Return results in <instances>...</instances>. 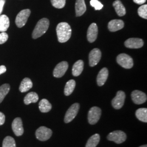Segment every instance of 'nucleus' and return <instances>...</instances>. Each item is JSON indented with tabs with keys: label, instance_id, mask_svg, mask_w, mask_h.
Here are the masks:
<instances>
[{
	"label": "nucleus",
	"instance_id": "obj_6",
	"mask_svg": "<svg viewBox=\"0 0 147 147\" xmlns=\"http://www.w3.org/2000/svg\"><path fill=\"white\" fill-rule=\"evenodd\" d=\"M52 134V130L45 126H40L36 132V136L37 139L41 141H47L51 137Z\"/></svg>",
	"mask_w": 147,
	"mask_h": 147
},
{
	"label": "nucleus",
	"instance_id": "obj_25",
	"mask_svg": "<svg viewBox=\"0 0 147 147\" xmlns=\"http://www.w3.org/2000/svg\"><path fill=\"white\" fill-rule=\"evenodd\" d=\"M100 135L95 134L90 137L87 141L86 147H96L100 142Z\"/></svg>",
	"mask_w": 147,
	"mask_h": 147
},
{
	"label": "nucleus",
	"instance_id": "obj_4",
	"mask_svg": "<svg viewBox=\"0 0 147 147\" xmlns=\"http://www.w3.org/2000/svg\"><path fill=\"white\" fill-rule=\"evenodd\" d=\"M31 14V11L28 9H24L20 11L16 16V24L19 28L24 26L26 24L28 17Z\"/></svg>",
	"mask_w": 147,
	"mask_h": 147
},
{
	"label": "nucleus",
	"instance_id": "obj_9",
	"mask_svg": "<svg viewBox=\"0 0 147 147\" xmlns=\"http://www.w3.org/2000/svg\"><path fill=\"white\" fill-rule=\"evenodd\" d=\"M126 95L123 91L119 90L117 92L116 96L112 100V105L116 110L121 109L124 104Z\"/></svg>",
	"mask_w": 147,
	"mask_h": 147
},
{
	"label": "nucleus",
	"instance_id": "obj_27",
	"mask_svg": "<svg viewBox=\"0 0 147 147\" xmlns=\"http://www.w3.org/2000/svg\"><path fill=\"white\" fill-rule=\"evenodd\" d=\"M76 82L74 80H70L68 81L65 84L64 88V94L66 96H69L73 92L75 88Z\"/></svg>",
	"mask_w": 147,
	"mask_h": 147
},
{
	"label": "nucleus",
	"instance_id": "obj_11",
	"mask_svg": "<svg viewBox=\"0 0 147 147\" xmlns=\"http://www.w3.org/2000/svg\"><path fill=\"white\" fill-rule=\"evenodd\" d=\"M101 57V53L99 49L95 48L93 49L89 55V65L92 67L95 66L99 62Z\"/></svg>",
	"mask_w": 147,
	"mask_h": 147
},
{
	"label": "nucleus",
	"instance_id": "obj_5",
	"mask_svg": "<svg viewBox=\"0 0 147 147\" xmlns=\"http://www.w3.org/2000/svg\"><path fill=\"white\" fill-rule=\"evenodd\" d=\"M107 140L115 142L117 144H121L125 141L126 140V134L121 130H117L112 132L107 136Z\"/></svg>",
	"mask_w": 147,
	"mask_h": 147
},
{
	"label": "nucleus",
	"instance_id": "obj_34",
	"mask_svg": "<svg viewBox=\"0 0 147 147\" xmlns=\"http://www.w3.org/2000/svg\"><path fill=\"white\" fill-rule=\"evenodd\" d=\"M5 122V115L0 112V125H2Z\"/></svg>",
	"mask_w": 147,
	"mask_h": 147
},
{
	"label": "nucleus",
	"instance_id": "obj_3",
	"mask_svg": "<svg viewBox=\"0 0 147 147\" xmlns=\"http://www.w3.org/2000/svg\"><path fill=\"white\" fill-rule=\"evenodd\" d=\"M117 62L125 69H131L134 65L132 58L126 53H121L117 57Z\"/></svg>",
	"mask_w": 147,
	"mask_h": 147
},
{
	"label": "nucleus",
	"instance_id": "obj_1",
	"mask_svg": "<svg viewBox=\"0 0 147 147\" xmlns=\"http://www.w3.org/2000/svg\"><path fill=\"white\" fill-rule=\"evenodd\" d=\"M56 32L59 42L63 43L67 42L71 36V28L67 22H62L58 24Z\"/></svg>",
	"mask_w": 147,
	"mask_h": 147
},
{
	"label": "nucleus",
	"instance_id": "obj_22",
	"mask_svg": "<svg viewBox=\"0 0 147 147\" xmlns=\"http://www.w3.org/2000/svg\"><path fill=\"white\" fill-rule=\"evenodd\" d=\"M9 19L6 15L0 16V32H5L9 27Z\"/></svg>",
	"mask_w": 147,
	"mask_h": 147
},
{
	"label": "nucleus",
	"instance_id": "obj_18",
	"mask_svg": "<svg viewBox=\"0 0 147 147\" xmlns=\"http://www.w3.org/2000/svg\"><path fill=\"white\" fill-rule=\"evenodd\" d=\"M75 11L76 16H81L84 14L86 11V5L84 0H76Z\"/></svg>",
	"mask_w": 147,
	"mask_h": 147
},
{
	"label": "nucleus",
	"instance_id": "obj_7",
	"mask_svg": "<svg viewBox=\"0 0 147 147\" xmlns=\"http://www.w3.org/2000/svg\"><path fill=\"white\" fill-rule=\"evenodd\" d=\"M101 115V110L98 107H92L90 108L88 114V120L91 125L95 124L100 119Z\"/></svg>",
	"mask_w": 147,
	"mask_h": 147
},
{
	"label": "nucleus",
	"instance_id": "obj_24",
	"mask_svg": "<svg viewBox=\"0 0 147 147\" xmlns=\"http://www.w3.org/2000/svg\"><path fill=\"white\" fill-rule=\"evenodd\" d=\"M39 96L35 92H30L25 96L24 98V103L26 105H29L31 103H36L38 101Z\"/></svg>",
	"mask_w": 147,
	"mask_h": 147
},
{
	"label": "nucleus",
	"instance_id": "obj_30",
	"mask_svg": "<svg viewBox=\"0 0 147 147\" xmlns=\"http://www.w3.org/2000/svg\"><path fill=\"white\" fill-rule=\"evenodd\" d=\"M52 5L58 9H61L64 8L65 5L66 0H51Z\"/></svg>",
	"mask_w": 147,
	"mask_h": 147
},
{
	"label": "nucleus",
	"instance_id": "obj_33",
	"mask_svg": "<svg viewBox=\"0 0 147 147\" xmlns=\"http://www.w3.org/2000/svg\"><path fill=\"white\" fill-rule=\"evenodd\" d=\"M8 39V35L5 32L0 33V44H3L7 42Z\"/></svg>",
	"mask_w": 147,
	"mask_h": 147
},
{
	"label": "nucleus",
	"instance_id": "obj_23",
	"mask_svg": "<svg viewBox=\"0 0 147 147\" xmlns=\"http://www.w3.org/2000/svg\"><path fill=\"white\" fill-rule=\"evenodd\" d=\"M39 109L42 113H47L51 110L52 105L47 99H43L39 102Z\"/></svg>",
	"mask_w": 147,
	"mask_h": 147
},
{
	"label": "nucleus",
	"instance_id": "obj_14",
	"mask_svg": "<svg viewBox=\"0 0 147 147\" xmlns=\"http://www.w3.org/2000/svg\"><path fill=\"white\" fill-rule=\"evenodd\" d=\"M12 129L16 136H20L24 134L22 121L20 118H16L12 123Z\"/></svg>",
	"mask_w": 147,
	"mask_h": 147
},
{
	"label": "nucleus",
	"instance_id": "obj_8",
	"mask_svg": "<svg viewBox=\"0 0 147 147\" xmlns=\"http://www.w3.org/2000/svg\"><path fill=\"white\" fill-rule=\"evenodd\" d=\"M80 109V105L78 103H75L71 105L67 111L64 117V122L69 123L71 122L78 115Z\"/></svg>",
	"mask_w": 147,
	"mask_h": 147
},
{
	"label": "nucleus",
	"instance_id": "obj_21",
	"mask_svg": "<svg viewBox=\"0 0 147 147\" xmlns=\"http://www.w3.org/2000/svg\"><path fill=\"white\" fill-rule=\"evenodd\" d=\"M33 83L31 79L26 78L21 81V84L19 87V90L22 93L26 92L32 88Z\"/></svg>",
	"mask_w": 147,
	"mask_h": 147
},
{
	"label": "nucleus",
	"instance_id": "obj_37",
	"mask_svg": "<svg viewBox=\"0 0 147 147\" xmlns=\"http://www.w3.org/2000/svg\"><path fill=\"white\" fill-rule=\"evenodd\" d=\"M6 67L5 65H0V75L5 73L6 71Z\"/></svg>",
	"mask_w": 147,
	"mask_h": 147
},
{
	"label": "nucleus",
	"instance_id": "obj_31",
	"mask_svg": "<svg viewBox=\"0 0 147 147\" xmlns=\"http://www.w3.org/2000/svg\"><path fill=\"white\" fill-rule=\"evenodd\" d=\"M138 14L140 17L143 19H147V5H144L138 9Z\"/></svg>",
	"mask_w": 147,
	"mask_h": 147
},
{
	"label": "nucleus",
	"instance_id": "obj_17",
	"mask_svg": "<svg viewBox=\"0 0 147 147\" xmlns=\"http://www.w3.org/2000/svg\"><path fill=\"white\" fill-rule=\"evenodd\" d=\"M109 76V70L106 68L101 69L96 78L97 84L99 86H102L105 84Z\"/></svg>",
	"mask_w": 147,
	"mask_h": 147
},
{
	"label": "nucleus",
	"instance_id": "obj_2",
	"mask_svg": "<svg viewBox=\"0 0 147 147\" xmlns=\"http://www.w3.org/2000/svg\"><path fill=\"white\" fill-rule=\"evenodd\" d=\"M49 20L47 18H42L38 22L33 33L32 38L34 39L42 36L47 31L49 27Z\"/></svg>",
	"mask_w": 147,
	"mask_h": 147
},
{
	"label": "nucleus",
	"instance_id": "obj_15",
	"mask_svg": "<svg viewBox=\"0 0 147 147\" xmlns=\"http://www.w3.org/2000/svg\"><path fill=\"white\" fill-rule=\"evenodd\" d=\"M98 28L95 23H92L90 25L87 31V39L90 42H93L95 41L98 36Z\"/></svg>",
	"mask_w": 147,
	"mask_h": 147
},
{
	"label": "nucleus",
	"instance_id": "obj_26",
	"mask_svg": "<svg viewBox=\"0 0 147 147\" xmlns=\"http://www.w3.org/2000/svg\"><path fill=\"white\" fill-rule=\"evenodd\" d=\"M136 116L139 121L142 122H147V109L140 108L136 111Z\"/></svg>",
	"mask_w": 147,
	"mask_h": 147
},
{
	"label": "nucleus",
	"instance_id": "obj_32",
	"mask_svg": "<svg viewBox=\"0 0 147 147\" xmlns=\"http://www.w3.org/2000/svg\"><path fill=\"white\" fill-rule=\"evenodd\" d=\"M90 4L93 7L96 11L101 10L103 8V5L98 0H91L90 1Z\"/></svg>",
	"mask_w": 147,
	"mask_h": 147
},
{
	"label": "nucleus",
	"instance_id": "obj_13",
	"mask_svg": "<svg viewBox=\"0 0 147 147\" xmlns=\"http://www.w3.org/2000/svg\"><path fill=\"white\" fill-rule=\"evenodd\" d=\"M124 45L129 49H139L143 46L144 42L140 38H131L127 39L124 42Z\"/></svg>",
	"mask_w": 147,
	"mask_h": 147
},
{
	"label": "nucleus",
	"instance_id": "obj_36",
	"mask_svg": "<svg viewBox=\"0 0 147 147\" xmlns=\"http://www.w3.org/2000/svg\"><path fill=\"white\" fill-rule=\"evenodd\" d=\"M147 0H133V1L138 5H143L144 4Z\"/></svg>",
	"mask_w": 147,
	"mask_h": 147
},
{
	"label": "nucleus",
	"instance_id": "obj_10",
	"mask_svg": "<svg viewBox=\"0 0 147 147\" xmlns=\"http://www.w3.org/2000/svg\"><path fill=\"white\" fill-rule=\"evenodd\" d=\"M68 68V63L65 61L61 62L56 66L53 70V76L57 78H62Z\"/></svg>",
	"mask_w": 147,
	"mask_h": 147
},
{
	"label": "nucleus",
	"instance_id": "obj_28",
	"mask_svg": "<svg viewBox=\"0 0 147 147\" xmlns=\"http://www.w3.org/2000/svg\"><path fill=\"white\" fill-rule=\"evenodd\" d=\"M10 90V86L9 84H2L0 86V104L2 102V101L5 98V96L9 93Z\"/></svg>",
	"mask_w": 147,
	"mask_h": 147
},
{
	"label": "nucleus",
	"instance_id": "obj_19",
	"mask_svg": "<svg viewBox=\"0 0 147 147\" xmlns=\"http://www.w3.org/2000/svg\"><path fill=\"white\" fill-rule=\"evenodd\" d=\"M84 67V63L82 60H79L74 63L72 68V74L74 76H79L82 73Z\"/></svg>",
	"mask_w": 147,
	"mask_h": 147
},
{
	"label": "nucleus",
	"instance_id": "obj_16",
	"mask_svg": "<svg viewBox=\"0 0 147 147\" xmlns=\"http://www.w3.org/2000/svg\"><path fill=\"white\" fill-rule=\"evenodd\" d=\"M124 26V23L121 20H112L109 22L108 28L111 32H116L121 30Z\"/></svg>",
	"mask_w": 147,
	"mask_h": 147
},
{
	"label": "nucleus",
	"instance_id": "obj_20",
	"mask_svg": "<svg viewBox=\"0 0 147 147\" xmlns=\"http://www.w3.org/2000/svg\"><path fill=\"white\" fill-rule=\"evenodd\" d=\"M113 6L115 9L117 15L119 16H123L126 14V9L125 7L122 4L121 2L119 0H116L113 3Z\"/></svg>",
	"mask_w": 147,
	"mask_h": 147
},
{
	"label": "nucleus",
	"instance_id": "obj_12",
	"mask_svg": "<svg viewBox=\"0 0 147 147\" xmlns=\"http://www.w3.org/2000/svg\"><path fill=\"white\" fill-rule=\"evenodd\" d=\"M132 100L137 105H140L144 103L147 101V95L142 91L135 90L131 93Z\"/></svg>",
	"mask_w": 147,
	"mask_h": 147
},
{
	"label": "nucleus",
	"instance_id": "obj_38",
	"mask_svg": "<svg viewBox=\"0 0 147 147\" xmlns=\"http://www.w3.org/2000/svg\"><path fill=\"white\" fill-rule=\"evenodd\" d=\"M147 147V146L146 144V145H143V146H140V147Z\"/></svg>",
	"mask_w": 147,
	"mask_h": 147
},
{
	"label": "nucleus",
	"instance_id": "obj_35",
	"mask_svg": "<svg viewBox=\"0 0 147 147\" xmlns=\"http://www.w3.org/2000/svg\"><path fill=\"white\" fill-rule=\"evenodd\" d=\"M5 3V0H0V15L2 12Z\"/></svg>",
	"mask_w": 147,
	"mask_h": 147
},
{
	"label": "nucleus",
	"instance_id": "obj_29",
	"mask_svg": "<svg viewBox=\"0 0 147 147\" xmlns=\"http://www.w3.org/2000/svg\"><path fill=\"white\" fill-rule=\"evenodd\" d=\"M2 147H16V141L11 136H7L3 140Z\"/></svg>",
	"mask_w": 147,
	"mask_h": 147
}]
</instances>
